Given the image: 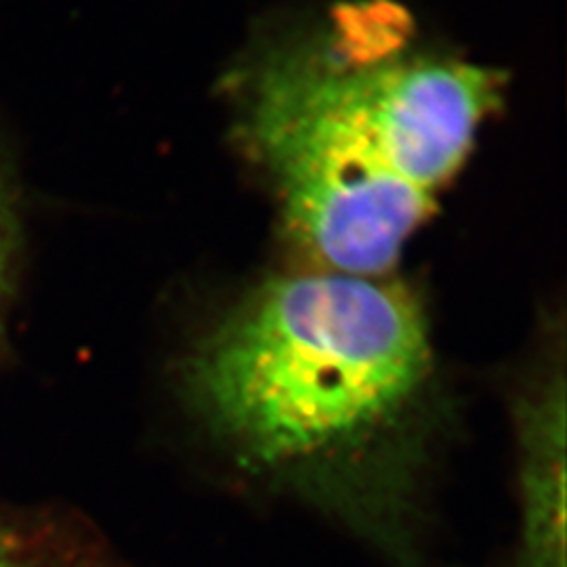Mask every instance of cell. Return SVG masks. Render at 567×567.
<instances>
[{
  "label": "cell",
  "instance_id": "obj_5",
  "mask_svg": "<svg viewBox=\"0 0 567 567\" xmlns=\"http://www.w3.org/2000/svg\"><path fill=\"white\" fill-rule=\"evenodd\" d=\"M0 567H112L102 559H65L0 522Z\"/></svg>",
  "mask_w": 567,
  "mask_h": 567
},
{
  "label": "cell",
  "instance_id": "obj_4",
  "mask_svg": "<svg viewBox=\"0 0 567 567\" xmlns=\"http://www.w3.org/2000/svg\"><path fill=\"white\" fill-rule=\"evenodd\" d=\"M21 246L20 187L11 158L0 147V313L11 290Z\"/></svg>",
  "mask_w": 567,
  "mask_h": 567
},
{
  "label": "cell",
  "instance_id": "obj_2",
  "mask_svg": "<svg viewBox=\"0 0 567 567\" xmlns=\"http://www.w3.org/2000/svg\"><path fill=\"white\" fill-rule=\"evenodd\" d=\"M383 25L351 11L255 84L250 140L307 271L389 278L498 103L496 72L395 53Z\"/></svg>",
  "mask_w": 567,
  "mask_h": 567
},
{
  "label": "cell",
  "instance_id": "obj_1",
  "mask_svg": "<svg viewBox=\"0 0 567 567\" xmlns=\"http://www.w3.org/2000/svg\"><path fill=\"white\" fill-rule=\"evenodd\" d=\"M185 414L227 463L389 567H429L426 489L450 393L421 299L391 278L282 274L177 358Z\"/></svg>",
  "mask_w": 567,
  "mask_h": 567
},
{
  "label": "cell",
  "instance_id": "obj_3",
  "mask_svg": "<svg viewBox=\"0 0 567 567\" xmlns=\"http://www.w3.org/2000/svg\"><path fill=\"white\" fill-rule=\"evenodd\" d=\"M566 344L547 334L507 386L517 529L489 567H566Z\"/></svg>",
  "mask_w": 567,
  "mask_h": 567
}]
</instances>
